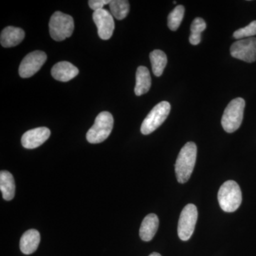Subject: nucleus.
<instances>
[{"instance_id": "nucleus-24", "label": "nucleus", "mask_w": 256, "mask_h": 256, "mask_svg": "<svg viewBox=\"0 0 256 256\" xmlns=\"http://www.w3.org/2000/svg\"><path fill=\"white\" fill-rule=\"evenodd\" d=\"M149 256H162L158 252H152V254H150Z\"/></svg>"}, {"instance_id": "nucleus-15", "label": "nucleus", "mask_w": 256, "mask_h": 256, "mask_svg": "<svg viewBox=\"0 0 256 256\" xmlns=\"http://www.w3.org/2000/svg\"><path fill=\"white\" fill-rule=\"evenodd\" d=\"M159 227V218L154 214H150L143 220L140 228V236L144 242H150Z\"/></svg>"}, {"instance_id": "nucleus-12", "label": "nucleus", "mask_w": 256, "mask_h": 256, "mask_svg": "<svg viewBox=\"0 0 256 256\" xmlns=\"http://www.w3.org/2000/svg\"><path fill=\"white\" fill-rule=\"evenodd\" d=\"M78 73V69L68 62H58L52 69L53 78L62 82H69L75 78Z\"/></svg>"}, {"instance_id": "nucleus-11", "label": "nucleus", "mask_w": 256, "mask_h": 256, "mask_svg": "<svg viewBox=\"0 0 256 256\" xmlns=\"http://www.w3.org/2000/svg\"><path fill=\"white\" fill-rule=\"evenodd\" d=\"M48 128L41 127L26 131L22 137V144L26 149H34L41 146L50 137Z\"/></svg>"}, {"instance_id": "nucleus-7", "label": "nucleus", "mask_w": 256, "mask_h": 256, "mask_svg": "<svg viewBox=\"0 0 256 256\" xmlns=\"http://www.w3.org/2000/svg\"><path fill=\"white\" fill-rule=\"evenodd\" d=\"M198 218V210L195 205L190 204L183 208L178 223V236L184 242L191 238Z\"/></svg>"}, {"instance_id": "nucleus-10", "label": "nucleus", "mask_w": 256, "mask_h": 256, "mask_svg": "<svg viewBox=\"0 0 256 256\" xmlns=\"http://www.w3.org/2000/svg\"><path fill=\"white\" fill-rule=\"evenodd\" d=\"M92 18L98 28V34L101 40H110L114 30L112 15L108 10L101 9L95 11Z\"/></svg>"}, {"instance_id": "nucleus-16", "label": "nucleus", "mask_w": 256, "mask_h": 256, "mask_svg": "<svg viewBox=\"0 0 256 256\" xmlns=\"http://www.w3.org/2000/svg\"><path fill=\"white\" fill-rule=\"evenodd\" d=\"M152 80L149 70L146 66H139L136 72V85L134 92L136 96H140L149 92Z\"/></svg>"}, {"instance_id": "nucleus-4", "label": "nucleus", "mask_w": 256, "mask_h": 256, "mask_svg": "<svg viewBox=\"0 0 256 256\" xmlns=\"http://www.w3.org/2000/svg\"><path fill=\"white\" fill-rule=\"evenodd\" d=\"M114 124V117L110 112L107 111L100 112L96 117L94 126L88 131V142L98 144L105 141L112 132Z\"/></svg>"}, {"instance_id": "nucleus-22", "label": "nucleus", "mask_w": 256, "mask_h": 256, "mask_svg": "<svg viewBox=\"0 0 256 256\" xmlns=\"http://www.w3.org/2000/svg\"><path fill=\"white\" fill-rule=\"evenodd\" d=\"M256 20L252 21L245 28H239L234 32V38L240 40L242 38H246V37L250 38V36H256Z\"/></svg>"}, {"instance_id": "nucleus-3", "label": "nucleus", "mask_w": 256, "mask_h": 256, "mask_svg": "<svg viewBox=\"0 0 256 256\" xmlns=\"http://www.w3.org/2000/svg\"><path fill=\"white\" fill-rule=\"evenodd\" d=\"M245 106V100L242 98H237L229 102L222 119V127L226 132L232 133L240 128L244 119Z\"/></svg>"}, {"instance_id": "nucleus-8", "label": "nucleus", "mask_w": 256, "mask_h": 256, "mask_svg": "<svg viewBox=\"0 0 256 256\" xmlns=\"http://www.w3.org/2000/svg\"><path fill=\"white\" fill-rule=\"evenodd\" d=\"M230 54L234 58L252 63L256 60V38H242L234 42L230 46Z\"/></svg>"}, {"instance_id": "nucleus-17", "label": "nucleus", "mask_w": 256, "mask_h": 256, "mask_svg": "<svg viewBox=\"0 0 256 256\" xmlns=\"http://www.w3.org/2000/svg\"><path fill=\"white\" fill-rule=\"evenodd\" d=\"M0 190L3 198L10 201L14 197L15 182L12 174L8 171L2 170L0 172Z\"/></svg>"}, {"instance_id": "nucleus-23", "label": "nucleus", "mask_w": 256, "mask_h": 256, "mask_svg": "<svg viewBox=\"0 0 256 256\" xmlns=\"http://www.w3.org/2000/svg\"><path fill=\"white\" fill-rule=\"evenodd\" d=\"M110 0H90L88 1L89 6L94 12L97 10L104 9V6L106 4H110Z\"/></svg>"}, {"instance_id": "nucleus-2", "label": "nucleus", "mask_w": 256, "mask_h": 256, "mask_svg": "<svg viewBox=\"0 0 256 256\" xmlns=\"http://www.w3.org/2000/svg\"><path fill=\"white\" fill-rule=\"evenodd\" d=\"M218 203L224 212H235L239 208L242 202V193L238 184L233 180L224 182L218 193Z\"/></svg>"}, {"instance_id": "nucleus-1", "label": "nucleus", "mask_w": 256, "mask_h": 256, "mask_svg": "<svg viewBox=\"0 0 256 256\" xmlns=\"http://www.w3.org/2000/svg\"><path fill=\"white\" fill-rule=\"evenodd\" d=\"M197 148L193 142H188L184 144L178 153L175 172L178 182L186 183L190 180L196 164Z\"/></svg>"}, {"instance_id": "nucleus-14", "label": "nucleus", "mask_w": 256, "mask_h": 256, "mask_svg": "<svg viewBox=\"0 0 256 256\" xmlns=\"http://www.w3.org/2000/svg\"><path fill=\"white\" fill-rule=\"evenodd\" d=\"M41 236L36 229H30L23 234L20 239V250L24 254L30 255L36 252L40 245Z\"/></svg>"}, {"instance_id": "nucleus-6", "label": "nucleus", "mask_w": 256, "mask_h": 256, "mask_svg": "<svg viewBox=\"0 0 256 256\" xmlns=\"http://www.w3.org/2000/svg\"><path fill=\"white\" fill-rule=\"evenodd\" d=\"M170 110L171 106L168 101H162L154 106L143 121L141 132L149 134L156 130L168 117Z\"/></svg>"}, {"instance_id": "nucleus-20", "label": "nucleus", "mask_w": 256, "mask_h": 256, "mask_svg": "<svg viewBox=\"0 0 256 256\" xmlns=\"http://www.w3.org/2000/svg\"><path fill=\"white\" fill-rule=\"evenodd\" d=\"M206 28V24L202 18H194L191 25V35L190 42L192 45H198L201 42L202 33Z\"/></svg>"}, {"instance_id": "nucleus-13", "label": "nucleus", "mask_w": 256, "mask_h": 256, "mask_svg": "<svg viewBox=\"0 0 256 256\" xmlns=\"http://www.w3.org/2000/svg\"><path fill=\"white\" fill-rule=\"evenodd\" d=\"M24 31L21 28L8 26L2 32L0 36L1 45L4 48L16 46L24 38Z\"/></svg>"}, {"instance_id": "nucleus-9", "label": "nucleus", "mask_w": 256, "mask_h": 256, "mask_svg": "<svg viewBox=\"0 0 256 256\" xmlns=\"http://www.w3.org/2000/svg\"><path fill=\"white\" fill-rule=\"evenodd\" d=\"M47 60L46 53L35 50L24 58L18 68V74L23 78H30L41 69Z\"/></svg>"}, {"instance_id": "nucleus-18", "label": "nucleus", "mask_w": 256, "mask_h": 256, "mask_svg": "<svg viewBox=\"0 0 256 256\" xmlns=\"http://www.w3.org/2000/svg\"><path fill=\"white\" fill-rule=\"evenodd\" d=\"M150 58L152 67L153 74L156 76H161L168 64V57L164 52L159 50H154L150 54Z\"/></svg>"}, {"instance_id": "nucleus-5", "label": "nucleus", "mask_w": 256, "mask_h": 256, "mask_svg": "<svg viewBox=\"0 0 256 256\" xmlns=\"http://www.w3.org/2000/svg\"><path fill=\"white\" fill-rule=\"evenodd\" d=\"M48 26L52 38L55 41H63L73 34L74 18L70 15L56 12L50 18Z\"/></svg>"}, {"instance_id": "nucleus-21", "label": "nucleus", "mask_w": 256, "mask_h": 256, "mask_svg": "<svg viewBox=\"0 0 256 256\" xmlns=\"http://www.w3.org/2000/svg\"><path fill=\"white\" fill-rule=\"evenodd\" d=\"M184 6L178 5L168 16V26L172 31H176L180 28L184 16Z\"/></svg>"}, {"instance_id": "nucleus-19", "label": "nucleus", "mask_w": 256, "mask_h": 256, "mask_svg": "<svg viewBox=\"0 0 256 256\" xmlns=\"http://www.w3.org/2000/svg\"><path fill=\"white\" fill-rule=\"evenodd\" d=\"M109 5L111 14L117 20H124L129 13L130 3L126 0H114Z\"/></svg>"}]
</instances>
